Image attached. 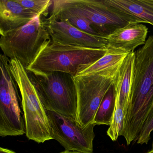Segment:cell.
I'll use <instances>...</instances> for the list:
<instances>
[{"label": "cell", "mask_w": 153, "mask_h": 153, "mask_svg": "<svg viewBox=\"0 0 153 153\" xmlns=\"http://www.w3.org/2000/svg\"><path fill=\"white\" fill-rule=\"evenodd\" d=\"M50 18L58 21L67 22L81 31L93 35L99 36L93 29L89 21L66 10L52 5Z\"/></svg>", "instance_id": "cell-15"}, {"label": "cell", "mask_w": 153, "mask_h": 153, "mask_svg": "<svg viewBox=\"0 0 153 153\" xmlns=\"http://www.w3.org/2000/svg\"><path fill=\"white\" fill-rule=\"evenodd\" d=\"M153 131V110L148 118L139 135L137 141L139 144H147Z\"/></svg>", "instance_id": "cell-20"}, {"label": "cell", "mask_w": 153, "mask_h": 153, "mask_svg": "<svg viewBox=\"0 0 153 153\" xmlns=\"http://www.w3.org/2000/svg\"><path fill=\"white\" fill-rule=\"evenodd\" d=\"M106 52L105 48L90 49L51 42L26 69L42 73L59 71L75 77L82 70L103 57Z\"/></svg>", "instance_id": "cell-2"}, {"label": "cell", "mask_w": 153, "mask_h": 153, "mask_svg": "<svg viewBox=\"0 0 153 153\" xmlns=\"http://www.w3.org/2000/svg\"><path fill=\"white\" fill-rule=\"evenodd\" d=\"M135 53L133 83L122 134L128 146L137 141L153 110V36Z\"/></svg>", "instance_id": "cell-1"}, {"label": "cell", "mask_w": 153, "mask_h": 153, "mask_svg": "<svg viewBox=\"0 0 153 153\" xmlns=\"http://www.w3.org/2000/svg\"><path fill=\"white\" fill-rule=\"evenodd\" d=\"M110 7L131 17L137 23L153 26V0H105Z\"/></svg>", "instance_id": "cell-14"}, {"label": "cell", "mask_w": 153, "mask_h": 153, "mask_svg": "<svg viewBox=\"0 0 153 153\" xmlns=\"http://www.w3.org/2000/svg\"><path fill=\"white\" fill-rule=\"evenodd\" d=\"M46 111L52 139L59 142L66 151L93 153L95 123L83 127L74 119L55 112Z\"/></svg>", "instance_id": "cell-9"}, {"label": "cell", "mask_w": 153, "mask_h": 153, "mask_svg": "<svg viewBox=\"0 0 153 153\" xmlns=\"http://www.w3.org/2000/svg\"><path fill=\"white\" fill-rule=\"evenodd\" d=\"M52 5L84 18L102 37L129 23H137L131 17L110 7L105 0H53Z\"/></svg>", "instance_id": "cell-7"}, {"label": "cell", "mask_w": 153, "mask_h": 153, "mask_svg": "<svg viewBox=\"0 0 153 153\" xmlns=\"http://www.w3.org/2000/svg\"><path fill=\"white\" fill-rule=\"evenodd\" d=\"M43 21L52 42L90 49L105 48L106 42L104 37L90 34L67 22L50 17Z\"/></svg>", "instance_id": "cell-10"}, {"label": "cell", "mask_w": 153, "mask_h": 153, "mask_svg": "<svg viewBox=\"0 0 153 153\" xmlns=\"http://www.w3.org/2000/svg\"><path fill=\"white\" fill-rule=\"evenodd\" d=\"M148 33V28L143 24L129 23L104 37L105 49L117 53L133 52L136 48L146 43Z\"/></svg>", "instance_id": "cell-11"}, {"label": "cell", "mask_w": 153, "mask_h": 153, "mask_svg": "<svg viewBox=\"0 0 153 153\" xmlns=\"http://www.w3.org/2000/svg\"><path fill=\"white\" fill-rule=\"evenodd\" d=\"M128 54L115 53L107 51L103 57L96 62L82 70L77 76L98 72L116 66L123 61Z\"/></svg>", "instance_id": "cell-17"}, {"label": "cell", "mask_w": 153, "mask_h": 153, "mask_svg": "<svg viewBox=\"0 0 153 153\" xmlns=\"http://www.w3.org/2000/svg\"><path fill=\"white\" fill-rule=\"evenodd\" d=\"M123 61L104 70L74 78L78 99L76 121L82 127L94 123L97 111L105 95L114 84Z\"/></svg>", "instance_id": "cell-6"}, {"label": "cell", "mask_w": 153, "mask_h": 153, "mask_svg": "<svg viewBox=\"0 0 153 153\" xmlns=\"http://www.w3.org/2000/svg\"><path fill=\"white\" fill-rule=\"evenodd\" d=\"M115 106L113 116L108 129L107 135L112 141H116L120 136H122L125 115L124 111L120 105L118 97L115 94Z\"/></svg>", "instance_id": "cell-18"}, {"label": "cell", "mask_w": 153, "mask_h": 153, "mask_svg": "<svg viewBox=\"0 0 153 153\" xmlns=\"http://www.w3.org/2000/svg\"><path fill=\"white\" fill-rule=\"evenodd\" d=\"M27 71L46 110L76 120L77 94L73 76L59 71L47 73Z\"/></svg>", "instance_id": "cell-3"}, {"label": "cell", "mask_w": 153, "mask_h": 153, "mask_svg": "<svg viewBox=\"0 0 153 153\" xmlns=\"http://www.w3.org/2000/svg\"><path fill=\"white\" fill-rule=\"evenodd\" d=\"M135 52L130 53L122 63L114 86L115 94L126 117L130 99L135 69Z\"/></svg>", "instance_id": "cell-13"}, {"label": "cell", "mask_w": 153, "mask_h": 153, "mask_svg": "<svg viewBox=\"0 0 153 153\" xmlns=\"http://www.w3.org/2000/svg\"><path fill=\"white\" fill-rule=\"evenodd\" d=\"M0 153H16L11 150L4 148H0Z\"/></svg>", "instance_id": "cell-21"}, {"label": "cell", "mask_w": 153, "mask_h": 153, "mask_svg": "<svg viewBox=\"0 0 153 153\" xmlns=\"http://www.w3.org/2000/svg\"><path fill=\"white\" fill-rule=\"evenodd\" d=\"M146 153H153V143H152V148L148 152H147Z\"/></svg>", "instance_id": "cell-23"}, {"label": "cell", "mask_w": 153, "mask_h": 153, "mask_svg": "<svg viewBox=\"0 0 153 153\" xmlns=\"http://www.w3.org/2000/svg\"><path fill=\"white\" fill-rule=\"evenodd\" d=\"M37 16L16 0H0V34L24 26Z\"/></svg>", "instance_id": "cell-12"}, {"label": "cell", "mask_w": 153, "mask_h": 153, "mask_svg": "<svg viewBox=\"0 0 153 153\" xmlns=\"http://www.w3.org/2000/svg\"><path fill=\"white\" fill-rule=\"evenodd\" d=\"M1 35L0 47L3 54L10 60L19 61L26 69L52 41L40 16L26 25Z\"/></svg>", "instance_id": "cell-5"}, {"label": "cell", "mask_w": 153, "mask_h": 153, "mask_svg": "<svg viewBox=\"0 0 153 153\" xmlns=\"http://www.w3.org/2000/svg\"><path fill=\"white\" fill-rule=\"evenodd\" d=\"M115 92L114 86H111L105 95L95 115L94 123L96 125L110 126L115 106Z\"/></svg>", "instance_id": "cell-16"}, {"label": "cell", "mask_w": 153, "mask_h": 153, "mask_svg": "<svg viewBox=\"0 0 153 153\" xmlns=\"http://www.w3.org/2000/svg\"><path fill=\"white\" fill-rule=\"evenodd\" d=\"M10 59L0 56V136H21L26 134L25 124L19 102L16 83L10 69Z\"/></svg>", "instance_id": "cell-8"}, {"label": "cell", "mask_w": 153, "mask_h": 153, "mask_svg": "<svg viewBox=\"0 0 153 153\" xmlns=\"http://www.w3.org/2000/svg\"><path fill=\"white\" fill-rule=\"evenodd\" d=\"M10 69L21 94L27 138L38 143L52 139L46 109L25 68L18 60L10 59Z\"/></svg>", "instance_id": "cell-4"}, {"label": "cell", "mask_w": 153, "mask_h": 153, "mask_svg": "<svg viewBox=\"0 0 153 153\" xmlns=\"http://www.w3.org/2000/svg\"><path fill=\"white\" fill-rule=\"evenodd\" d=\"M60 153H79V152H74V151H63V152H61Z\"/></svg>", "instance_id": "cell-22"}, {"label": "cell", "mask_w": 153, "mask_h": 153, "mask_svg": "<svg viewBox=\"0 0 153 153\" xmlns=\"http://www.w3.org/2000/svg\"><path fill=\"white\" fill-rule=\"evenodd\" d=\"M16 1L24 7L41 16H47L49 8L53 4V0H16Z\"/></svg>", "instance_id": "cell-19"}]
</instances>
